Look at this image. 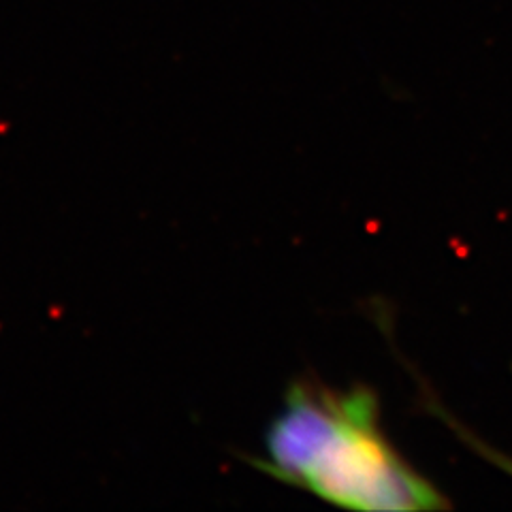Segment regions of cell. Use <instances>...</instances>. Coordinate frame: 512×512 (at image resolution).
<instances>
[{
  "label": "cell",
  "instance_id": "cell-1",
  "mask_svg": "<svg viewBox=\"0 0 512 512\" xmlns=\"http://www.w3.org/2000/svg\"><path fill=\"white\" fill-rule=\"evenodd\" d=\"M256 470L329 504L367 512L451 508L446 495L397 451L380 423L378 395L318 378L291 382Z\"/></svg>",
  "mask_w": 512,
  "mask_h": 512
}]
</instances>
